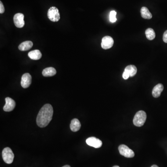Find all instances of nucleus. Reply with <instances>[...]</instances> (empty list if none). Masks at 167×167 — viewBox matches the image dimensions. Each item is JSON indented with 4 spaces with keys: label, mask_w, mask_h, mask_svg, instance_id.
<instances>
[{
    "label": "nucleus",
    "mask_w": 167,
    "mask_h": 167,
    "mask_svg": "<svg viewBox=\"0 0 167 167\" xmlns=\"http://www.w3.org/2000/svg\"><path fill=\"white\" fill-rule=\"evenodd\" d=\"M5 12V8L3 3L1 1L0 2V13L3 14Z\"/></svg>",
    "instance_id": "nucleus-20"
},
{
    "label": "nucleus",
    "mask_w": 167,
    "mask_h": 167,
    "mask_svg": "<svg viewBox=\"0 0 167 167\" xmlns=\"http://www.w3.org/2000/svg\"><path fill=\"white\" fill-rule=\"evenodd\" d=\"M28 56L32 60H40L42 57V54L39 50H35L29 52Z\"/></svg>",
    "instance_id": "nucleus-14"
},
{
    "label": "nucleus",
    "mask_w": 167,
    "mask_h": 167,
    "mask_svg": "<svg viewBox=\"0 0 167 167\" xmlns=\"http://www.w3.org/2000/svg\"><path fill=\"white\" fill-rule=\"evenodd\" d=\"M141 14L142 17L145 19H150L152 17L151 13L150 12L149 9L145 7H143L141 8Z\"/></svg>",
    "instance_id": "nucleus-16"
},
{
    "label": "nucleus",
    "mask_w": 167,
    "mask_h": 167,
    "mask_svg": "<svg viewBox=\"0 0 167 167\" xmlns=\"http://www.w3.org/2000/svg\"><path fill=\"white\" fill-rule=\"evenodd\" d=\"M56 73V70L52 67L45 68L42 71V75L44 77H52L55 75Z\"/></svg>",
    "instance_id": "nucleus-15"
},
{
    "label": "nucleus",
    "mask_w": 167,
    "mask_h": 167,
    "mask_svg": "<svg viewBox=\"0 0 167 167\" xmlns=\"http://www.w3.org/2000/svg\"><path fill=\"white\" fill-rule=\"evenodd\" d=\"M2 156L4 162L7 164L12 163L14 159V154L10 148L7 147L2 150Z\"/></svg>",
    "instance_id": "nucleus-3"
},
{
    "label": "nucleus",
    "mask_w": 167,
    "mask_h": 167,
    "mask_svg": "<svg viewBox=\"0 0 167 167\" xmlns=\"http://www.w3.org/2000/svg\"><path fill=\"white\" fill-rule=\"evenodd\" d=\"M6 104L3 107V110L6 112L12 111L15 107V101L13 99L9 97H7L5 98Z\"/></svg>",
    "instance_id": "nucleus-9"
},
{
    "label": "nucleus",
    "mask_w": 167,
    "mask_h": 167,
    "mask_svg": "<svg viewBox=\"0 0 167 167\" xmlns=\"http://www.w3.org/2000/svg\"><path fill=\"white\" fill-rule=\"evenodd\" d=\"M32 77L29 73H26L21 77V85L23 88H27L31 84Z\"/></svg>",
    "instance_id": "nucleus-10"
},
{
    "label": "nucleus",
    "mask_w": 167,
    "mask_h": 167,
    "mask_svg": "<svg viewBox=\"0 0 167 167\" xmlns=\"http://www.w3.org/2000/svg\"><path fill=\"white\" fill-rule=\"evenodd\" d=\"M70 126L71 131L73 132L78 131L81 128V124L78 119H74L71 121Z\"/></svg>",
    "instance_id": "nucleus-12"
},
{
    "label": "nucleus",
    "mask_w": 167,
    "mask_h": 167,
    "mask_svg": "<svg viewBox=\"0 0 167 167\" xmlns=\"http://www.w3.org/2000/svg\"><path fill=\"white\" fill-rule=\"evenodd\" d=\"M33 46V43L31 41H26L21 43L19 46V49L21 51H26L31 48Z\"/></svg>",
    "instance_id": "nucleus-13"
},
{
    "label": "nucleus",
    "mask_w": 167,
    "mask_h": 167,
    "mask_svg": "<svg viewBox=\"0 0 167 167\" xmlns=\"http://www.w3.org/2000/svg\"><path fill=\"white\" fill-rule=\"evenodd\" d=\"M70 167V166H69V165H65V166H63V167Z\"/></svg>",
    "instance_id": "nucleus-23"
},
{
    "label": "nucleus",
    "mask_w": 167,
    "mask_h": 167,
    "mask_svg": "<svg viewBox=\"0 0 167 167\" xmlns=\"http://www.w3.org/2000/svg\"><path fill=\"white\" fill-rule=\"evenodd\" d=\"M49 19L53 22H57L60 19V14L59 10L55 7H52L49 9L48 12Z\"/></svg>",
    "instance_id": "nucleus-4"
},
{
    "label": "nucleus",
    "mask_w": 167,
    "mask_h": 167,
    "mask_svg": "<svg viewBox=\"0 0 167 167\" xmlns=\"http://www.w3.org/2000/svg\"><path fill=\"white\" fill-rule=\"evenodd\" d=\"M164 87L162 84H158L156 85L152 90V95L154 97L157 98L161 95V93L163 91Z\"/></svg>",
    "instance_id": "nucleus-11"
},
{
    "label": "nucleus",
    "mask_w": 167,
    "mask_h": 167,
    "mask_svg": "<svg viewBox=\"0 0 167 167\" xmlns=\"http://www.w3.org/2000/svg\"><path fill=\"white\" fill-rule=\"evenodd\" d=\"M151 167H158V166H157V165H152V166H151Z\"/></svg>",
    "instance_id": "nucleus-24"
},
{
    "label": "nucleus",
    "mask_w": 167,
    "mask_h": 167,
    "mask_svg": "<svg viewBox=\"0 0 167 167\" xmlns=\"http://www.w3.org/2000/svg\"><path fill=\"white\" fill-rule=\"evenodd\" d=\"M54 110L52 105L49 104H45L39 112L37 116L36 122L41 128L45 127L52 120Z\"/></svg>",
    "instance_id": "nucleus-1"
},
{
    "label": "nucleus",
    "mask_w": 167,
    "mask_h": 167,
    "mask_svg": "<svg viewBox=\"0 0 167 167\" xmlns=\"http://www.w3.org/2000/svg\"><path fill=\"white\" fill-rule=\"evenodd\" d=\"M125 71L127 72L130 75V77H133L136 75L137 73V68L134 65H129L126 67Z\"/></svg>",
    "instance_id": "nucleus-17"
},
{
    "label": "nucleus",
    "mask_w": 167,
    "mask_h": 167,
    "mask_svg": "<svg viewBox=\"0 0 167 167\" xmlns=\"http://www.w3.org/2000/svg\"><path fill=\"white\" fill-rule=\"evenodd\" d=\"M129 77H130V75L128 74L127 72H126V71H124L123 74H122V78H123V79H127Z\"/></svg>",
    "instance_id": "nucleus-21"
},
{
    "label": "nucleus",
    "mask_w": 167,
    "mask_h": 167,
    "mask_svg": "<svg viewBox=\"0 0 167 167\" xmlns=\"http://www.w3.org/2000/svg\"><path fill=\"white\" fill-rule=\"evenodd\" d=\"M24 18V15L22 14L17 13L14 15V22L16 27L18 28L23 27L25 25Z\"/></svg>",
    "instance_id": "nucleus-6"
},
{
    "label": "nucleus",
    "mask_w": 167,
    "mask_h": 167,
    "mask_svg": "<svg viewBox=\"0 0 167 167\" xmlns=\"http://www.w3.org/2000/svg\"><path fill=\"white\" fill-rule=\"evenodd\" d=\"M114 44V40L113 38L106 36L103 38L102 40L101 47L104 49H108L113 47Z\"/></svg>",
    "instance_id": "nucleus-7"
},
{
    "label": "nucleus",
    "mask_w": 167,
    "mask_h": 167,
    "mask_svg": "<svg viewBox=\"0 0 167 167\" xmlns=\"http://www.w3.org/2000/svg\"><path fill=\"white\" fill-rule=\"evenodd\" d=\"M163 41L164 42L167 43V30H166L163 33Z\"/></svg>",
    "instance_id": "nucleus-22"
},
{
    "label": "nucleus",
    "mask_w": 167,
    "mask_h": 167,
    "mask_svg": "<svg viewBox=\"0 0 167 167\" xmlns=\"http://www.w3.org/2000/svg\"><path fill=\"white\" fill-rule=\"evenodd\" d=\"M86 144L89 146H91L95 148H99L102 145V142L99 139L95 137H90L86 140Z\"/></svg>",
    "instance_id": "nucleus-8"
},
{
    "label": "nucleus",
    "mask_w": 167,
    "mask_h": 167,
    "mask_svg": "<svg viewBox=\"0 0 167 167\" xmlns=\"http://www.w3.org/2000/svg\"><path fill=\"white\" fill-rule=\"evenodd\" d=\"M145 35H146V38L150 41L154 40L156 37V33L155 31L151 28H149L146 29L145 31Z\"/></svg>",
    "instance_id": "nucleus-18"
},
{
    "label": "nucleus",
    "mask_w": 167,
    "mask_h": 167,
    "mask_svg": "<svg viewBox=\"0 0 167 167\" xmlns=\"http://www.w3.org/2000/svg\"><path fill=\"white\" fill-rule=\"evenodd\" d=\"M113 167H120L119 166H113Z\"/></svg>",
    "instance_id": "nucleus-25"
},
{
    "label": "nucleus",
    "mask_w": 167,
    "mask_h": 167,
    "mask_svg": "<svg viewBox=\"0 0 167 167\" xmlns=\"http://www.w3.org/2000/svg\"><path fill=\"white\" fill-rule=\"evenodd\" d=\"M116 12L114 10L111 11L110 14V20L112 23L115 22L116 21Z\"/></svg>",
    "instance_id": "nucleus-19"
},
{
    "label": "nucleus",
    "mask_w": 167,
    "mask_h": 167,
    "mask_svg": "<svg viewBox=\"0 0 167 167\" xmlns=\"http://www.w3.org/2000/svg\"><path fill=\"white\" fill-rule=\"evenodd\" d=\"M119 150L121 155L127 158H132L135 156V153L132 150L125 145H120L119 147Z\"/></svg>",
    "instance_id": "nucleus-5"
},
{
    "label": "nucleus",
    "mask_w": 167,
    "mask_h": 167,
    "mask_svg": "<svg viewBox=\"0 0 167 167\" xmlns=\"http://www.w3.org/2000/svg\"><path fill=\"white\" fill-rule=\"evenodd\" d=\"M147 119L146 113L143 110L138 111L134 118L133 124L137 127H141L144 125Z\"/></svg>",
    "instance_id": "nucleus-2"
}]
</instances>
